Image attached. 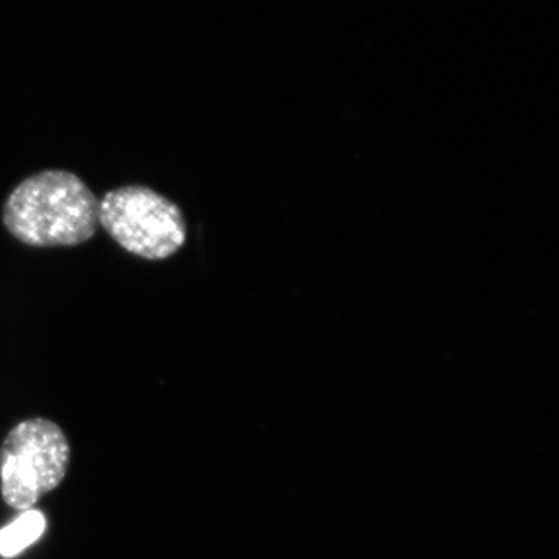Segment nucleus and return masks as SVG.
I'll return each instance as SVG.
<instances>
[{
    "instance_id": "f257e3e1",
    "label": "nucleus",
    "mask_w": 559,
    "mask_h": 559,
    "mask_svg": "<svg viewBox=\"0 0 559 559\" xmlns=\"http://www.w3.org/2000/svg\"><path fill=\"white\" fill-rule=\"evenodd\" d=\"M100 200L73 173H36L13 190L3 224L16 240L33 248L76 246L94 237Z\"/></svg>"
},
{
    "instance_id": "f03ea898",
    "label": "nucleus",
    "mask_w": 559,
    "mask_h": 559,
    "mask_svg": "<svg viewBox=\"0 0 559 559\" xmlns=\"http://www.w3.org/2000/svg\"><path fill=\"white\" fill-rule=\"evenodd\" d=\"M98 223L117 245L145 260L175 255L187 238L178 205L150 187L108 191L100 201Z\"/></svg>"
},
{
    "instance_id": "7ed1b4c3",
    "label": "nucleus",
    "mask_w": 559,
    "mask_h": 559,
    "mask_svg": "<svg viewBox=\"0 0 559 559\" xmlns=\"http://www.w3.org/2000/svg\"><path fill=\"white\" fill-rule=\"evenodd\" d=\"M69 460V441L53 421L35 418L21 423L0 451L3 499L13 509L31 510L61 484Z\"/></svg>"
},
{
    "instance_id": "20e7f679",
    "label": "nucleus",
    "mask_w": 559,
    "mask_h": 559,
    "mask_svg": "<svg viewBox=\"0 0 559 559\" xmlns=\"http://www.w3.org/2000/svg\"><path fill=\"white\" fill-rule=\"evenodd\" d=\"M46 530V518L36 510L22 513L16 521L0 530V555L13 558L31 547L43 536Z\"/></svg>"
}]
</instances>
